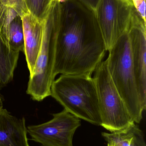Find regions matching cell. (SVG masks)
I'll list each match as a JSON object with an SVG mask.
<instances>
[{
    "mask_svg": "<svg viewBox=\"0 0 146 146\" xmlns=\"http://www.w3.org/2000/svg\"><path fill=\"white\" fill-rule=\"evenodd\" d=\"M107 51L94 13L76 0L61 2L54 78L59 74L91 76Z\"/></svg>",
    "mask_w": 146,
    "mask_h": 146,
    "instance_id": "obj_1",
    "label": "cell"
},
{
    "mask_svg": "<svg viewBox=\"0 0 146 146\" xmlns=\"http://www.w3.org/2000/svg\"><path fill=\"white\" fill-rule=\"evenodd\" d=\"M51 96L69 113L93 125L100 126L97 93L91 76L61 75L52 82Z\"/></svg>",
    "mask_w": 146,
    "mask_h": 146,
    "instance_id": "obj_2",
    "label": "cell"
},
{
    "mask_svg": "<svg viewBox=\"0 0 146 146\" xmlns=\"http://www.w3.org/2000/svg\"><path fill=\"white\" fill-rule=\"evenodd\" d=\"M60 9L61 2L52 0L43 19L42 44L33 71L30 75L27 90V94L38 101L51 96V85L55 80L53 71Z\"/></svg>",
    "mask_w": 146,
    "mask_h": 146,
    "instance_id": "obj_3",
    "label": "cell"
},
{
    "mask_svg": "<svg viewBox=\"0 0 146 146\" xmlns=\"http://www.w3.org/2000/svg\"><path fill=\"white\" fill-rule=\"evenodd\" d=\"M108 51L106 61L111 77L134 122L139 123L145 110L136 84L127 30Z\"/></svg>",
    "mask_w": 146,
    "mask_h": 146,
    "instance_id": "obj_4",
    "label": "cell"
},
{
    "mask_svg": "<svg viewBox=\"0 0 146 146\" xmlns=\"http://www.w3.org/2000/svg\"><path fill=\"white\" fill-rule=\"evenodd\" d=\"M94 72L100 126L112 133L123 130L135 123L111 77L106 60L98 66Z\"/></svg>",
    "mask_w": 146,
    "mask_h": 146,
    "instance_id": "obj_5",
    "label": "cell"
},
{
    "mask_svg": "<svg viewBox=\"0 0 146 146\" xmlns=\"http://www.w3.org/2000/svg\"><path fill=\"white\" fill-rule=\"evenodd\" d=\"M134 8L130 0H99L94 14L107 51L127 30Z\"/></svg>",
    "mask_w": 146,
    "mask_h": 146,
    "instance_id": "obj_6",
    "label": "cell"
},
{
    "mask_svg": "<svg viewBox=\"0 0 146 146\" xmlns=\"http://www.w3.org/2000/svg\"><path fill=\"white\" fill-rule=\"evenodd\" d=\"M51 120L27 127L32 140L42 146H73V138L81 126L78 117L65 110L53 114Z\"/></svg>",
    "mask_w": 146,
    "mask_h": 146,
    "instance_id": "obj_7",
    "label": "cell"
},
{
    "mask_svg": "<svg viewBox=\"0 0 146 146\" xmlns=\"http://www.w3.org/2000/svg\"><path fill=\"white\" fill-rule=\"evenodd\" d=\"M134 8L127 29L136 84L144 110L146 108V25Z\"/></svg>",
    "mask_w": 146,
    "mask_h": 146,
    "instance_id": "obj_8",
    "label": "cell"
},
{
    "mask_svg": "<svg viewBox=\"0 0 146 146\" xmlns=\"http://www.w3.org/2000/svg\"><path fill=\"white\" fill-rule=\"evenodd\" d=\"M24 38V53L30 74L40 51L43 33V20L30 13L21 17Z\"/></svg>",
    "mask_w": 146,
    "mask_h": 146,
    "instance_id": "obj_9",
    "label": "cell"
},
{
    "mask_svg": "<svg viewBox=\"0 0 146 146\" xmlns=\"http://www.w3.org/2000/svg\"><path fill=\"white\" fill-rule=\"evenodd\" d=\"M25 119L0 110V146H29Z\"/></svg>",
    "mask_w": 146,
    "mask_h": 146,
    "instance_id": "obj_10",
    "label": "cell"
},
{
    "mask_svg": "<svg viewBox=\"0 0 146 146\" xmlns=\"http://www.w3.org/2000/svg\"><path fill=\"white\" fill-rule=\"evenodd\" d=\"M0 35L12 49L24 51V38L21 18L12 8L1 5Z\"/></svg>",
    "mask_w": 146,
    "mask_h": 146,
    "instance_id": "obj_11",
    "label": "cell"
},
{
    "mask_svg": "<svg viewBox=\"0 0 146 146\" xmlns=\"http://www.w3.org/2000/svg\"><path fill=\"white\" fill-rule=\"evenodd\" d=\"M19 52L12 49L7 42L0 36V88L13 79Z\"/></svg>",
    "mask_w": 146,
    "mask_h": 146,
    "instance_id": "obj_12",
    "label": "cell"
},
{
    "mask_svg": "<svg viewBox=\"0 0 146 146\" xmlns=\"http://www.w3.org/2000/svg\"><path fill=\"white\" fill-rule=\"evenodd\" d=\"M102 135L107 143L116 146H146L143 133L135 123L123 130L104 132Z\"/></svg>",
    "mask_w": 146,
    "mask_h": 146,
    "instance_id": "obj_13",
    "label": "cell"
},
{
    "mask_svg": "<svg viewBox=\"0 0 146 146\" xmlns=\"http://www.w3.org/2000/svg\"><path fill=\"white\" fill-rule=\"evenodd\" d=\"M29 13L39 19H43L49 5L50 0H25Z\"/></svg>",
    "mask_w": 146,
    "mask_h": 146,
    "instance_id": "obj_14",
    "label": "cell"
},
{
    "mask_svg": "<svg viewBox=\"0 0 146 146\" xmlns=\"http://www.w3.org/2000/svg\"><path fill=\"white\" fill-rule=\"evenodd\" d=\"M0 2L4 7L13 9L21 18L25 15L30 13L25 0H0Z\"/></svg>",
    "mask_w": 146,
    "mask_h": 146,
    "instance_id": "obj_15",
    "label": "cell"
},
{
    "mask_svg": "<svg viewBox=\"0 0 146 146\" xmlns=\"http://www.w3.org/2000/svg\"><path fill=\"white\" fill-rule=\"evenodd\" d=\"M146 0H132L134 7L141 19L146 23Z\"/></svg>",
    "mask_w": 146,
    "mask_h": 146,
    "instance_id": "obj_16",
    "label": "cell"
},
{
    "mask_svg": "<svg viewBox=\"0 0 146 146\" xmlns=\"http://www.w3.org/2000/svg\"><path fill=\"white\" fill-rule=\"evenodd\" d=\"M76 1L80 3L88 9L94 13L99 0H76Z\"/></svg>",
    "mask_w": 146,
    "mask_h": 146,
    "instance_id": "obj_17",
    "label": "cell"
},
{
    "mask_svg": "<svg viewBox=\"0 0 146 146\" xmlns=\"http://www.w3.org/2000/svg\"><path fill=\"white\" fill-rule=\"evenodd\" d=\"M3 109L2 102L1 99V97H0V110Z\"/></svg>",
    "mask_w": 146,
    "mask_h": 146,
    "instance_id": "obj_18",
    "label": "cell"
},
{
    "mask_svg": "<svg viewBox=\"0 0 146 146\" xmlns=\"http://www.w3.org/2000/svg\"><path fill=\"white\" fill-rule=\"evenodd\" d=\"M107 146H116L112 143H107Z\"/></svg>",
    "mask_w": 146,
    "mask_h": 146,
    "instance_id": "obj_19",
    "label": "cell"
},
{
    "mask_svg": "<svg viewBox=\"0 0 146 146\" xmlns=\"http://www.w3.org/2000/svg\"><path fill=\"white\" fill-rule=\"evenodd\" d=\"M0 7H1V3H0Z\"/></svg>",
    "mask_w": 146,
    "mask_h": 146,
    "instance_id": "obj_20",
    "label": "cell"
},
{
    "mask_svg": "<svg viewBox=\"0 0 146 146\" xmlns=\"http://www.w3.org/2000/svg\"><path fill=\"white\" fill-rule=\"evenodd\" d=\"M50 1H52V0H50Z\"/></svg>",
    "mask_w": 146,
    "mask_h": 146,
    "instance_id": "obj_21",
    "label": "cell"
},
{
    "mask_svg": "<svg viewBox=\"0 0 146 146\" xmlns=\"http://www.w3.org/2000/svg\"><path fill=\"white\" fill-rule=\"evenodd\" d=\"M130 1H132V0H130Z\"/></svg>",
    "mask_w": 146,
    "mask_h": 146,
    "instance_id": "obj_22",
    "label": "cell"
}]
</instances>
